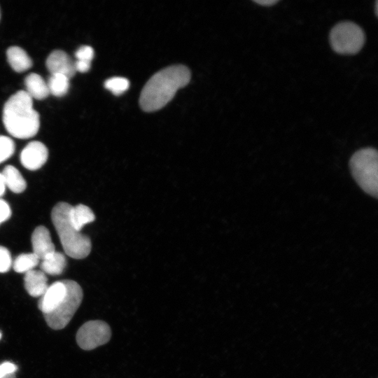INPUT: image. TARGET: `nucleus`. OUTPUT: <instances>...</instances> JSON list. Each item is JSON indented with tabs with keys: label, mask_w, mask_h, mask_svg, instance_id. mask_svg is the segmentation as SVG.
Here are the masks:
<instances>
[{
	"label": "nucleus",
	"mask_w": 378,
	"mask_h": 378,
	"mask_svg": "<svg viewBox=\"0 0 378 378\" xmlns=\"http://www.w3.org/2000/svg\"><path fill=\"white\" fill-rule=\"evenodd\" d=\"M75 55L77 60L91 62L94 57V50L91 46H83L76 50Z\"/></svg>",
	"instance_id": "nucleus-23"
},
{
	"label": "nucleus",
	"mask_w": 378,
	"mask_h": 378,
	"mask_svg": "<svg viewBox=\"0 0 378 378\" xmlns=\"http://www.w3.org/2000/svg\"><path fill=\"white\" fill-rule=\"evenodd\" d=\"M40 267L46 274L59 275L66 267V259L63 253L55 251L41 260Z\"/></svg>",
	"instance_id": "nucleus-16"
},
{
	"label": "nucleus",
	"mask_w": 378,
	"mask_h": 378,
	"mask_svg": "<svg viewBox=\"0 0 378 378\" xmlns=\"http://www.w3.org/2000/svg\"><path fill=\"white\" fill-rule=\"evenodd\" d=\"M3 122L7 132L18 139L35 136L39 129L40 118L33 108L32 98L24 90L13 94L5 103Z\"/></svg>",
	"instance_id": "nucleus-2"
},
{
	"label": "nucleus",
	"mask_w": 378,
	"mask_h": 378,
	"mask_svg": "<svg viewBox=\"0 0 378 378\" xmlns=\"http://www.w3.org/2000/svg\"><path fill=\"white\" fill-rule=\"evenodd\" d=\"M26 92L33 99L41 100L50 94L47 83L36 73H31L24 79Z\"/></svg>",
	"instance_id": "nucleus-14"
},
{
	"label": "nucleus",
	"mask_w": 378,
	"mask_h": 378,
	"mask_svg": "<svg viewBox=\"0 0 378 378\" xmlns=\"http://www.w3.org/2000/svg\"><path fill=\"white\" fill-rule=\"evenodd\" d=\"M66 293V280L55 281L48 286L44 294L38 300V307L43 314L54 310L63 300Z\"/></svg>",
	"instance_id": "nucleus-9"
},
{
	"label": "nucleus",
	"mask_w": 378,
	"mask_h": 378,
	"mask_svg": "<svg viewBox=\"0 0 378 378\" xmlns=\"http://www.w3.org/2000/svg\"><path fill=\"white\" fill-rule=\"evenodd\" d=\"M71 206L64 202L55 204L51 212V220L65 253L72 258L82 259L91 251V240L71 223L69 216Z\"/></svg>",
	"instance_id": "nucleus-3"
},
{
	"label": "nucleus",
	"mask_w": 378,
	"mask_h": 378,
	"mask_svg": "<svg viewBox=\"0 0 378 378\" xmlns=\"http://www.w3.org/2000/svg\"><path fill=\"white\" fill-rule=\"evenodd\" d=\"M18 370V366L9 361H6L0 364V378H4L9 374H15Z\"/></svg>",
	"instance_id": "nucleus-24"
},
{
	"label": "nucleus",
	"mask_w": 378,
	"mask_h": 378,
	"mask_svg": "<svg viewBox=\"0 0 378 378\" xmlns=\"http://www.w3.org/2000/svg\"><path fill=\"white\" fill-rule=\"evenodd\" d=\"M69 216L72 225L80 232L86 224L93 222L95 219V216L91 209L82 204L71 206Z\"/></svg>",
	"instance_id": "nucleus-15"
},
{
	"label": "nucleus",
	"mask_w": 378,
	"mask_h": 378,
	"mask_svg": "<svg viewBox=\"0 0 378 378\" xmlns=\"http://www.w3.org/2000/svg\"><path fill=\"white\" fill-rule=\"evenodd\" d=\"M104 87L115 95L124 93L130 87L129 80L122 77H112L104 83Z\"/></svg>",
	"instance_id": "nucleus-20"
},
{
	"label": "nucleus",
	"mask_w": 378,
	"mask_h": 378,
	"mask_svg": "<svg viewBox=\"0 0 378 378\" xmlns=\"http://www.w3.org/2000/svg\"><path fill=\"white\" fill-rule=\"evenodd\" d=\"M253 1L258 4H260L261 6H270L279 2V0H254Z\"/></svg>",
	"instance_id": "nucleus-27"
},
{
	"label": "nucleus",
	"mask_w": 378,
	"mask_h": 378,
	"mask_svg": "<svg viewBox=\"0 0 378 378\" xmlns=\"http://www.w3.org/2000/svg\"><path fill=\"white\" fill-rule=\"evenodd\" d=\"M11 210L8 204L4 200L0 199V225L9 219Z\"/></svg>",
	"instance_id": "nucleus-25"
},
{
	"label": "nucleus",
	"mask_w": 378,
	"mask_h": 378,
	"mask_svg": "<svg viewBox=\"0 0 378 378\" xmlns=\"http://www.w3.org/2000/svg\"><path fill=\"white\" fill-rule=\"evenodd\" d=\"M5 189H6V185H5V182H4V177L1 174V173H0V196L3 195L5 192Z\"/></svg>",
	"instance_id": "nucleus-28"
},
{
	"label": "nucleus",
	"mask_w": 378,
	"mask_h": 378,
	"mask_svg": "<svg viewBox=\"0 0 378 378\" xmlns=\"http://www.w3.org/2000/svg\"><path fill=\"white\" fill-rule=\"evenodd\" d=\"M46 64L51 74H62L70 79L76 72L74 62L61 50L52 51L48 55Z\"/></svg>",
	"instance_id": "nucleus-10"
},
{
	"label": "nucleus",
	"mask_w": 378,
	"mask_h": 378,
	"mask_svg": "<svg viewBox=\"0 0 378 378\" xmlns=\"http://www.w3.org/2000/svg\"><path fill=\"white\" fill-rule=\"evenodd\" d=\"M47 85L50 93L55 97H62L69 90V78L62 74H51Z\"/></svg>",
	"instance_id": "nucleus-19"
},
{
	"label": "nucleus",
	"mask_w": 378,
	"mask_h": 378,
	"mask_svg": "<svg viewBox=\"0 0 378 378\" xmlns=\"http://www.w3.org/2000/svg\"><path fill=\"white\" fill-rule=\"evenodd\" d=\"M0 18H1V10H0Z\"/></svg>",
	"instance_id": "nucleus-32"
},
{
	"label": "nucleus",
	"mask_w": 378,
	"mask_h": 378,
	"mask_svg": "<svg viewBox=\"0 0 378 378\" xmlns=\"http://www.w3.org/2000/svg\"><path fill=\"white\" fill-rule=\"evenodd\" d=\"M7 59L16 72H23L32 66V61L24 50L18 46L10 47L6 51Z\"/></svg>",
	"instance_id": "nucleus-13"
},
{
	"label": "nucleus",
	"mask_w": 378,
	"mask_h": 378,
	"mask_svg": "<svg viewBox=\"0 0 378 378\" xmlns=\"http://www.w3.org/2000/svg\"><path fill=\"white\" fill-rule=\"evenodd\" d=\"M111 334V329L106 322L92 320L79 328L76 339L82 349L90 351L109 342Z\"/></svg>",
	"instance_id": "nucleus-7"
},
{
	"label": "nucleus",
	"mask_w": 378,
	"mask_h": 378,
	"mask_svg": "<svg viewBox=\"0 0 378 378\" xmlns=\"http://www.w3.org/2000/svg\"><path fill=\"white\" fill-rule=\"evenodd\" d=\"M190 80L186 66L174 65L155 74L146 83L139 98L141 108L146 112L160 109L170 102L177 90Z\"/></svg>",
	"instance_id": "nucleus-1"
},
{
	"label": "nucleus",
	"mask_w": 378,
	"mask_h": 378,
	"mask_svg": "<svg viewBox=\"0 0 378 378\" xmlns=\"http://www.w3.org/2000/svg\"><path fill=\"white\" fill-rule=\"evenodd\" d=\"M24 284L27 292L34 298L41 297L48 287L46 274L36 270L25 273Z\"/></svg>",
	"instance_id": "nucleus-12"
},
{
	"label": "nucleus",
	"mask_w": 378,
	"mask_h": 378,
	"mask_svg": "<svg viewBox=\"0 0 378 378\" xmlns=\"http://www.w3.org/2000/svg\"><path fill=\"white\" fill-rule=\"evenodd\" d=\"M33 252L39 260H43L55 251L50 233L45 226L36 227L31 234Z\"/></svg>",
	"instance_id": "nucleus-11"
},
{
	"label": "nucleus",
	"mask_w": 378,
	"mask_h": 378,
	"mask_svg": "<svg viewBox=\"0 0 378 378\" xmlns=\"http://www.w3.org/2000/svg\"><path fill=\"white\" fill-rule=\"evenodd\" d=\"M12 264L10 251L6 247L0 246V273H5L9 271Z\"/></svg>",
	"instance_id": "nucleus-22"
},
{
	"label": "nucleus",
	"mask_w": 378,
	"mask_h": 378,
	"mask_svg": "<svg viewBox=\"0 0 378 378\" xmlns=\"http://www.w3.org/2000/svg\"><path fill=\"white\" fill-rule=\"evenodd\" d=\"M66 293L63 300L52 312L43 314L48 326L53 330L65 328L80 307L83 293L75 281L66 279Z\"/></svg>",
	"instance_id": "nucleus-5"
},
{
	"label": "nucleus",
	"mask_w": 378,
	"mask_h": 378,
	"mask_svg": "<svg viewBox=\"0 0 378 378\" xmlns=\"http://www.w3.org/2000/svg\"><path fill=\"white\" fill-rule=\"evenodd\" d=\"M1 174L6 186L12 192L21 193L26 189V181L16 167L7 165L4 167Z\"/></svg>",
	"instance_id": "nucleus-17"
},
{
	"label": "nucleus",
	"mask_w": 378,
	"mask_h": 378,
	"mask_svg": "<svg viewBox=\"0 0 378 378\" xmlns=\"http://www.w3.org/2000/svg\"><path fill=\"white\" fill-rule=\"evenodd\" d=\"M39 260L34 253H22L16 257L12 265L16 272L27 273L34 270Z\"/></svg>",
	"instance_id": "nucleus-18"
},
{
	"label": "nucleus",
	"mask_w": 378,
	"mask_h": 378,
	"mask_svg": "<svg viewBox=\"0 0 378 378\" xmlns=\"http://www.w3.org/2000/svg\"><path fill=\"white\" fill-rule=\"evenodd\" d=\"M377 8H378V1H376V2H375V14H376L377 16L378 15V9H377Z\"/></svg>",
	"instance_id": "nucleus-29"
},
{
	"label": "nucleus",
	"mask_w": 378,
	"mask_h": 378,
	"mask_svg": "<svg viewBox=\"0 0 378 378\" xmlns=\"http://www.w3.org/2000/svg\"><path fill=\"white\" fill-rule=\"evenodd\" d=\"M74 64L76 71L81 73H85L88 71L91 66V62L86 61L76 60L74 62Z\"/></svg>",
	"instance_id": "nucleus-26"
},
{
	"label": "nucleus",
	"mask_w": 378,
	"mask_h": 378,
	"mask_svg": "<svg viewBox=\"0 0 378 378\" xmlns=\"http://www.w3.org/2000/svg\"><path fill=\"white\" fill-rule=\"evenodd\" d=\"M1 338V332H0V339Z\"/></svg>",
	"instance_id": "nucleus-31"
},
{
	"label": "nucleus",
	"mask_w": 378,
	"mask_h": 378,
	"mask_svg": "<svg viewBox=\"0 0 378 378\" xmlns=\"http://www.w3.org/2000/svg\"><path fill=\"white\" fill-rule=\"evenodd\" d=\"M15 152V144L8 136H0V163L6 161Z\"/></svg>",
	"instance_id": "nucleus-21"
},
{
	"label": "nucleus",
	"mask_w": 378,
	"mask_h": 378,
	"mask_svg": "<svg viewBox=\"0 0 378 378\" xmlns=\"http://www.w3.org/2000/svg\"><path fill=\"white\" fill-rule=\"evenodd\" d=\"M365 40L363 30L353 22H339L330 32L331 47L340 54L357 53L363 48Z\"/></svg>",
	"instance_id": "nucleus-6"
},
{
	"label": "nucleus",
	"mask_w": 378,
	"mask_h": 378,
	"mask_svg": "<svg viewBox=\"0 0 378 378\" xmlns=\"http://www.w3.org/2000/svg\"><path fill=\"white\" fill-rule=\"evenodd\" d=\"M4 378H16V376L15 374H9Z\"/></svg>",
	"instance_id": "nucleus-30"
},
{
	"label": "nucleus",
	"mask_w": 378,
	"mask_h": 378,
	"mask_svg": "<svg viewBox=\"0 0 378 378\" xmlns=\"http://www.w3.org/2000/svg\"><path fill=\"white\" fill-rule=\"evenodd\" d=\"M48 151L41 141H33L27 144L20 154V162L29 170L40 169L47 161Z\"/></svg>",
	"instance_id": "nucleus-8"
},
{
	"label": "nucleus",
	"mask_w": 378,
	"mask_h": 378,
	"mask_svg": "<svg viewBox=\"0 0 378 378\" xmlns=\"http://www.w3.org/2000/svg\"><path fill=\"white\" fill-rule=\"evenodd\" d=\"M353 177L368 194L377 197L378 154L375 148H364L355 152L349 161Z\"/></svg>",
	"instance_id": "nucleus-4"
}]
</instances>
